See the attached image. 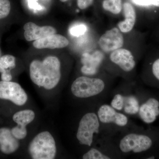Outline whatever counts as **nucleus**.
I'll list each match as a JSON object with an SVG mask.
<instances>
[{"instance_id": "f257e3e1", "label": "nucleus", "mask_w": 159, "mask_h": 159, "mask_svg": "<svg viewBox=\"0 0 159 159\" xmlns=\"http://www.w3.org/2000/svg\"><path fill=\"white\" fill-rule=\"evenodd\" d=\"M61 64L58 57L48 56L43 60L32 61L29 66L31 81L48 90L55 88L61 78Z\"/></svg>"}, {"instance_id": "f03ea898", "label": "nucleus", "mask_w": 159, "mask_h": 159, "mask_svg": "<svg viewBox=\"0 0 159 159\" xmlns=\"http://www.w3.org/2000/svg\"><path fill=\"white\" fill-rule=\"evenodd\" d=\"M28 150L32 159H54L57 154L55 139L49 132H41L31 140Z\"/></svg>"}, {"instance_id": "7ed1b4c3", "label": "nucleus", "mask_w": 159, "mask_h": 159, "mask_svg": "<svg viewBox=\"0 0 159 159\" xmlns=\"http://www.w3.org/2000/svg\"><path fill=\"white\" fill-rule=\"evenodd\" d=\"M106 89V83L99 78L80 76L75 80L71 86V92L74 97L86 99L99 97Z\"/></svg>"}, {"instance_id": "20e7f679", "label": "nucleus", "mask_w": 159, "mask_h": 159, "mask_svg": "<svg viewBox=\"0 0 159 159\" xmlns=\"http://www.w3.org/2000/svg\"><path fill=\"white\" fill-rule=\"evenodd\" d=\"M101 125L97 113L89 112L84 114L80 120L76 138L81 145L91 147L94 137L99 133Z\"/></svg>"}, {"instance_id": "39448f33", "label": "nucleus", "mask_w": 159, "mask_h": 159, "mask_svg": "<svg viewBox=\"0 0 159 159\" xmlns=\"http://www.w3.org/2000/svg\"><path fill=\"white\" fill-rule=\"evenodd\" d=\"M152 143V140L148 136L130 132L121 138L118 146L122 153H140L150 149Z\"/></svg>"}, {"instance_id": "423d86ee", "label": "nucleus", "mask_w": 159, "mask_h": 159, "mask_svg": "<svg viewBox=\"0 0 159 159\" xmlns=\"http://www.w3.org/2000/svg\"><path fill=\"white\" fill-rule=\"evenodd\" d=\"M97 113L100 125H113L123 128L127 126L129 122L126 115L107 104L100 106Z\"/></svg>"}, {"instance_id": "0eeeda50", "label": "nucleus", "mask_w": 159, "mask_h": 159, "mask_svg": "<svg viewBox=\"0 0 159 159\" xmlns=\"http://www.w3.org/2000/svg\"><path fill=\"white\" fill-rule=\"evenodd\" d=\"M0 99L9 100L17 106L25 105L28 97L25 90L16 82L0 81Z\"/></svg>"}, {"instance_id": "6e6552de", "label": "nucleus", "mask_w": 159, "mask_h": 159, "mask_svg": "<svg viewBox=\"0 0 159 159\" xmlns=\"http://www.w3.org/2000/svg\"><path fill=\"white\" fill-rule=\"evenodd\" d=\"M124 42L121 31L118 28H114L107 31L100 37L99 45L102 51L109 52L121 48Z\"/></svg>"}, {"instance_id": "1a4fd4ad", "label": "nucleus", "mask_w": 159, "mask_h": 159, "mask_svg": "<svg viewBox=\"0 0 159 159\" xmlns=\"http://www.w3.org/2000/svg\"><path fill=\"white\" fill-rule=\"evenodd\" d=\"M110 59L124 72H131L135 67L136 62L133 55L126 49L121 48L112 51Z\"/></svg>"}, {"instance_id": "9d476101", "label": "nucleus", "mask_w": 159, "mask_h": 159, "mask_svg": "<svg viewBox=\"0 0 159 159\" xmlns=\"http://www.w3.org/2000/svg\"><path fill=\"white\" fill-rule=\"evenodd\" d=\"M24 36L27 41L39 39L48 35L56 34V29L52 26L37 25L34 23L29 22L24 26Z\"/></svg>"}, {"instance_id": "9b49d317", "label": "nucleus", "mask_w": 159, "mask_h": 159, "mask_svg": "<svg viewBox=\"0 0 159 159\" xmlns=\"http://www.w3.org/2000/svg\"><path fill=\"white\" fill-rule=\"evenodd\" d=\"M69 43L66 38L56 33L34 41L33 46L37 49H61L67 47Z\"/></svg>"}, {"instance_id": "f8f14e48", "label": "nucleus", "mask_w": 159, "mask_h": 159, "mask_svg": "<svg viewBox=\"0 0 159 159\" xmlns=\"http://www.w3.org/2000/svg\"><path fill=\"white\" fill-rule=\"evenodd\" d=\"M139 116L145 123L150 124L156 120L159 115V102L154 98H150L140 105Z\"/></svg>"}, {"instance_id": "ddd939ff", "label": "nucleus", "mask_w": 159, "mask_h": 159, "mask_svg": "<svg viewBox=\"0 0 159 159\" xmlns=\"http://www.w3.org/2000/svg\"><path fill=\"white\" fill-rule=\"evenodd\" d=\"M20 147L18 139L12 134L11 129L6 127L0 128V150L6 154L15 152Z\"/></svg>"}, {"instance_id": "4468645a", "label": "nucleus", "mask_w": 159, "mask_h": 159, "mask_svg": "<svg viewBox=\"0 0 159 159\" xmlns=\"http://www.w3.org/2000/svg\"><path fill=\"white\" fill-rule=\"evenodd\" d=\"M125 20L118 24L120 31L128 33L133 29L136 20V13L133 6L129 2H125L122 6Z\"/></svg>"}, {"instance_id": "2eb2a0df", "label": "nucleus", "mask_w": 159, "mask_h": 159, "mask_svg": "<svg viewBox=\"0 0 159 159\" xmlns=\"http://www.w3.org/2000/svg\"><path fill=\"white\" fill-rule=\"evenodd\" d=\"M123 107L122 113L129 116H135L139 113L140 102L134 94L122 93Z\"/></svg>"}, {"instance_id": "dca6fc26", "label": "nucleus", "mask_w": 159, "mask_h": 159, "mask_svg": "<svg viewBox=\"0 0 159 159\" xmlns=\"http://www.w3.org/2000/svg\"><path fill=\"white\" fill-rule=\"evenodd\" d=\"M35 115L33 111L25 109L19 111L13 115L12 119L17 125L26 126L31 123L35 118Z\"/></svg>"}, {"instance_id": "f3484780", "label": "nucleus", "mask_w": 159, "mask_h": 159, "mask_svg": "<svg viewBox=\"0 0 159 159\" xmlns=\"http://www.w3.org/2000/svg\"><path fill=\"white\" fill-rule=\"evenodd\" d=\"M16 58L14 56L6 54L0 57V73L10 72L16 67Z\"/></svg>"}, {"instance_id": "a211bd4d", "label": "nucleus", "mask_w": 159, "mask_h": 159, "mask_svg": "<svg viewBox=\"0 0 159 159\" xmlns=\"http://www.w3.org/2000/svg\"><path fill=\"white\" fill-rule=\"evenodd\" d=\"M103 9L114 14H118L122 9V0H103L102 3Z\"/></svg>"}, {"instance_id": "6ab92c4d", "label": "nucleus", "mask_w": 159, "mask_h": 159, "mask_svg": "<svg viewBox=\"0 0 159 159\" xmlns=\"http://www.w3.org/2000/svg\"><path fill=\"white\" fill-rule=\"evenodd\" d=\"M111 157L99 148H91L84 154L83 159H110Z\"/></svg>"}, {"instance_id": "aec40b11", "label": "nucleus", "mask_w": 159, "mask_h": 159, "mask_svg": "<svg viewBox=\"0 0 159 159\" xmlns=\"http://www.w3.org/2000/svg\"><path fill=\"white\" fill-rule=\"evenodd\" d=\"M110 105L117 111L122 112L123 107V97L122 93H117L114 95Z\"/></svg>"}, {"instance_id": "412c9836", "label": "nucleus", "mask_w": 159, "mask_h": 159, "mask_svg": "<svg viewBox=\"0 0 159 159\" xmlns=\"http://www.w3.org/2000/svg\"><path fill=\"white\" fill-rule=\"evenodd\" d=\"M11 131L14 136L19 140L25 139L28 134V130L26 126L17 125L11 129Z\"/></svg>"}, {"instance_id": "4be33fe9", "label": "nucleus", "mask_w": 159, "mask_h": 159, "mask_svg": "<svg viewBox=\"0 0 159 159\" xmlns=\"http://www.w3.org/2000/svg\"><path fill=\"white\" fill-rule=\"evenodd\" d=\"M10 10L11 5L9 0H0V20L7 17Z\"/></svg>"}, {"instance_id": "5701e85b", "label": "nucleus", "mask_w": 159, "mask_h": 159, "mask_svg": "<svg viewBox=\"0 0 159 159\" xmlns=\"http://www.w3.org/2000/svg\"><path fill=\"white\" fill-rule=\"evenodd\" d=\"M86 26L84 25H77L72 27L70 29V33L73 36H78L83 35L87 31Z\"/></svg>"}, {"instance_id": "b1692460", "label": "nucleus", "mask_w": 159, "mask_h": 159, "mask_svg": "<svg viewBox=\"0 0 159 159\" xmlns=\"http://www.w3.org/2000/svg\"><path fill=\"white\" fill-rule=\"evenodd\" d=\"M94 0H77L78 7L81 9H85L92 6Z\"/></svg>"}, {"instance_id": "393cba45", "label": "nucleus", "mask_w": 159, "mask_h": 159, "mask_svg": "<svg viewBox=\"0 0 159 159\" xmlns=\"http://www.w3.org/2000/svg\"><path fill=\"white\" fill-rule=\"evenodd\" d=\"M152 74L159 81V58L155 61L152 67Z\"/></svg>"}, {"instance_id": "a878e982", "label": "nucleus", "mask_w": 159, "mask_h": 159, "mask_svg": "<svg viewBox=\"0 0 159 159\" xmlns=\"http://www.w3.org/2000/svg\"><path fill=\"white\" fill-rule=\"evenodd\" d=\"M136 5L140 6H149L152 5L151 0H133Z\"/></svg>"}, {"instance_id": "bb28decb", "label": "nucleus", "mask_w": 159, "mask_h": 159, "mask_svg": "<svg viewBox=\"0 0 159 159\" xmlns=\"http://www.w3.org/2000/svg\"><path fill=\"white\" fill-rule=\"evenodd\" d=\"M1 79L2 81H10L12 79V76L11 72H6V73L1 74Z\"/></svg>"}, {"instance_id": "cd10ccee", "label": "nucleus", "mask_w": 159, "mask_h": 159, "mask_svg": "<svg viewBox=\"0 0 159 159\" xmlns=\"http://www.w3.org/2000/svg\"><path fill=\"white\" fill-rule=\"evenodd\" d=\"M152 5L156 6V7H159V0H151Z\"/></svg>"}, {"instance_id": "c85d7f7f", "label": "nucleus", "mask_w": 159, "mask_h": 159, "mask_svg": "<svg viewBox=\"0 0 159 159\" xmlns=\"http://www.w3.org/2000/svg\"><path fill=\"white\" fill-rule=\"evenodd\" d=\"M68 1V0H60V1L62 2H67V1Z\"/></svg>"}]
</instances>
